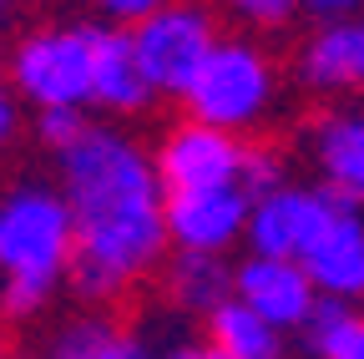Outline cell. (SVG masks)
I'll return each instance as SVG.
<instances>
[{
  "label": "cell",
  "mask_w": 364,
  "mask_h": 359,
  "mask_svg": "<svg viewBox=\"0 0 364 359\" xmlns=\"http://www.w3.org/2000/svg\"><path fill=\"white\" fill-rule=\"evenodd\" d=\"M71 213L46 177L0 188V324H36L66 289Z\"/></svg>",
  "instance_id": "cell-2"
},
{
  "label": "cell",
  "mask_w": 364,
  "mask_h": 359,
  "mask_svg": "<svg viewBox=\"0 0 364 359\" xmlns=\"http://www.w3.org/2000/svg\"><path fill=\"white\" fill-rule=\"evenodd\" d=\"M152 172L162 193H193V188H238L243 177V157L248 142L233 132L203 127L193 117H177L172 127H162L157 147H147Z\"/></svg>",
  "instance_id": "cell-7"
},
{
  "label": "cell",
  "mask_w": 364,
  "mask_h": 359,
  "mask_svg": "<svg viewBox=\"0 0 364 359\" xmlns=\"http://www.w3.org/2000/svg\"><path fill=\"white\" fill-rule=\"evenodd\" d=\"M233 299L279 334H299L318 309V294L304 279V268L294 258H268V253H248L243 263H233Z\"/></svg>",
  "instance_id": "cell-9"
},
{
  "label": "cell",
  "mask_w": 364,
  "mask_h": 359,
  "mask_svg": "<svg viewBox=\"0 0 364 359\" xmlns=\"http://www.w3.org/2000/svg\"><path fill=\"white\" fill-rule=\"evenodd\" d=\"M304 11H314V16H324V21H339V16H354L359 11V0H299Z\"/></svg>",
  "instance_id": "cell-24"
},
{
  "label": "cell",
  "mask_w": 364,
  "mask_h": 359,
  "mask_svg": "<svg viewBox=\"0 0 364 359\" xmlns=\"http://www.w3.org/2000/svg\"><path fill=\"white\" fill-rule=\"evenodd\" d=\"M299 268H304V279L314 284L318 299L354 304L364 294V223H359V208H344L329 223V233L299 258Z\"/></svg>",
  "instance_id": "cell-13"
},
{
  "label": "cell",
  "mask_w": 364,
  "mask_h": 359,
  "mask_svg": "<svg viewBox=\"0 0 364 359\" xmlns=\"http://www.w3.org/2000/svg\"><path fill=\"white\" fill-rule=\"evenodd\" d=\"M157 274H162V299L177 314H193V319H208L223 299H233V263L228 258L167 253Z\"/></svg>",
  "instance_id": "cell-15"
},
{
  "label": "cell",
  "mask_w": 364,
  "mask_h": 359,
  "mask_svg": "<svg viewBox=\"0 0 364 359\" xmlns=\"http://www.w3.org/2000/svg\"><path fill=\"white\" fill-rule=\"evenodd\" d=\"M344 213V203L334 193H324L318 183H294L284 177L279 188H268L248 203V228L243 243L248 253H268V258H304L318 238L329 233V223Z\"/></svg>",
  "instance_id": "cell-6"
},
{
  "label": "cell",
  "mask_w": 364,
  "mask_h": 359,
  "mask_svg": "<svg viewBox=\"0 0 364 359\" xmlns=\"http://www.w3.org/2000/svg\"><path fill=\"white\" fill-rule=\"evenodd\" d=\"M46 359H152V344L127 319H112L102 309H86V314H76V319L51 329Z\"/></svg>",
  "instance_id": "cell-14"
},
{
  "label": "cell",
  "mask_w": 364,
  "mask_h": 359,
  "mask_svg": "<svg viewBox=\"0 0 364 359\" xmlns=\"http://www.w3.org/2000/svg\"><path fill=\"white\" fill-rule=\"evenodd\" d=\"M91 46L97 26L86 21H41L16 36L6 51V86L31 112H86L91 102Z\"/></svg>",
  "instance_id": "cell-4"
},
{
  "label": "cell",
  "mask_w": 364,
  "mask_h": 359,
  "mask_svg": "<svg viewBox=\"0 0 364 359\" xmlns=\"http://www.w3.org/2000/svg\"><path fill=\"white\" fill-rule=\"evenodd\" d=\"M279 102H284V71L273 51L253 36H218V46L182 92V107L193 122L233 132L243 142L273 122Z\"/></svg>",
  "instance_id": "cell-3"
},
{
  "label": "cell",
  "mask_w": 364,
  "mask_h": 359,
  "mask_svg": "<svg viewBox=\"0 0 364 359\" xmlns=\"http://www.w3.org/2000/svg\"><path fill=\"white\" fill-rule=\"evenodd\" d=\"M203 339L223 354V359H289V334H279L273 324H263L258 314H248L238 299H223L208 319H203Z\"/></svg>",
  "instance_id": "cell-16"
},
{
  "label": "cell",
  "mask_w": 364,
  "mask_h": 359,
  "mask_svg": "<svg viewBox=\"0 0 364 359\" xmlns=\"http://www.w3.org/2000/svg\"><path fill=\"white\" fill-rule=\"evenodd\" d=\"M86 107H97L117 127L157 107V97L147 92L142 71H136L132 41L117 26H97V46H91V102Z\"/></svg>",
  "instance_id": "cell-12"
},
{
  "label": "cell",
  "mask_w": 364,
  "mask_h": 359,
  "mask_svg": "<svg viewBox=\"0 0 364 359\" xmlns=\"http://www.w3.org/2000/svg\"><path fill=\"white\" fill-rule=\"evenodd\" d=\"M21 132H26V112H21L16 92L6 86V76H0V157H6V152L21 142Z\"/></svg>",
  "instance_id": "cell-22"
},
{
  "label": "cell",
  "mask_w": 364,
  "mask_h": 359,
  "mask_svg": "<svg viewBox=\"0 0 364 359\" xmlns=\"http://www.w3.org/2000/svg\"><path fill=\"white\" fill-rule=\"evenodd\" d=\"M218 11L208 0H172V6L152 11L147 21H136L127 31L136 71H142L147 92L157 102H182L188 81L198 76V66L208 61V51L218 46Z\"/></svg>",
  "instance_id": "cell-5"
},
{
  "label": "cell",
  "mask_w": 364,
  "mask_h": 359,
  "mask_svg": "<svg viewBox=\"0 0 364 359\" xmlns=\"http://www.w3.org/2000/svg\"><path fill=\"white\" fill-rule=\"evenodd\" d=\"M223 16H233L243 31H289L299 21V0H213Z\"/></svg>",
  "instance_id": "cell-18"
},
{
  "label": "cell",
  "mask_w": 364,
  "mask_h": 359,
  "mask_svg": "<svg viewBox=\"0 0 364 359\" xmlns=\"http://www.w3.org/2000/svg\"><path fill=\"white\" fill-rule=\"evenodd\" d=\"M6 6H11V0H0V16H6Z\"/></svg>",
  "instance_id": "cell-26"
},
{
  "label": "cell",
  "mask_w": 364,
  "mask_h": 359,
  "mask_svg": "<svg viewBox=\"0 0 364 359\" xmlns=\"http://www.w3.org/2000/svg\"><path fill=\"white\" fill-rule=\"evenodd\" d=\"M152 359H223L208 339H172L167 349H152Z\"/></svg>",
  "instance_id": "cell-23"
},
{
  "label": "cell",
  "mask_w": 364,
  "mask_h": 359,
  "mask_svg": "<svg viewBox=\"0 0 364 359\" xmlns=\"http://www.w3.org/2000/svg\"><path fill=\"white\" fill-rule=\"evenodd\" d=\"M86 122H91L86 112H36L31 117V137L51 152V157H61L81 132H86Z\"/></svg>",
  "instance_id": "cell-20"
},
{
  "label": "cell",
  "mask_w": 364,
  "mask_h": 359,
  "mask_svg": "<svg viewBox=\"0 0 364 359\" xmlns=\"http://www.w3.org/2000/svg\"><path fill=\"white\" fill-rule=\"evenodd\" d=\"M284 177H289V167H284V152H279V147H268V142H248L243 177H238V188H243L248 198H258V193H268V188H279Z\"/></svg>",
  "instance_id": "cell-19"
},
{
  "label": "cell",
  "mask_w": 364,
  "mask_h": 359,
  "mask_svg": "<svg viewBox=\"0 0 364 359\" xmlns=\"http://www.w3.org/2000/svg\"><path fill=\"white\" fill-rule=\"evenodd\" d=\"M299 334L309 344V359H364V319L354 304L318 299L314 319Z\"/></svg>",
  "instance_id": "cell-17"
},
{
  "label": "cell",
  "mask_w": 364,
  "mask_h": 359,
  "mask_svg": "<svg viewBox=\"0 0 364 359\" xmlns=\"http://www.w3.org/2000/svg\"><path fill=\"white\" fill-rule=\"evenodd\" d=\"M0 354H6V324H0Z\"/></svg>",
  "instance_id": "cell-25"
},
{
  "label": "cell",
  "mask_w": 364,
  "mask_h": 359,
  "mask_svg": "<svg viewBox=\"0 0 364 359\" xmlns=\"http://www.w3.org/2000/svg\"><path fill=\"white\" fill-rule=\"evenodd\" d=\"M0 66H6V51H0Z\"/></svg>",
  "instance_id": "cell-27"
},
{
  "label": "cell",
  "mask_w": 364,
  "mask_h": 359,
  "mask_svg": "<svg viewBox=\"0 0 364 359\" xmlns=\"http://www.w3.org/2000/svg\"><path fill=\"white\" fill-rule=\"evenodd\" d=\"M248 193L243 188H193L162 193V238L167 253H208L228 258L248 228Z\"/></svg>",
  "instance_id": "cell-8"
},
{
  "label": "cell",
  "mask_w": 364,
  "mask_h": 359,
  "mask_svg": "<svg viewBox=\"0 0 364 359\" xmlns=\"http://www.w3.org/2000/svg\"><path fill=\"white\" fill-rule=\"evenodd\" d=\"M294 81L304 86L309 97L339 102L349 92H359L364 81V31L354 16L324 21L314 36H304V46L294 56Z\"/></svg>",
  "instance_id": "cell-11"
},
{
  "label": "cell",
  "mask_w": 364,
  "mask_h": 359,
  "mask_svg": "<svg viewBox=\"0 0 364 359\" xmlns=\"http://www.w3.org/2000/svg\"><path fill=\"white\" fill-rule=\"evenodd\" d=\"M56 193L76 238L66 289L86 309L117 304L162 268V183L127 127L86 122V132L56 157Z\"/></svg>",
  "instance_id": "cell-1"
},
{
  "label": "cell",
  "mask_w": 364,
  "mask_h": 359,
  "mask_svg": "<svg viewBox=\"0 0 364 359\" xmlns=\"http://www.w3.org/2000/svg\"><path fill=\"white\" fill-rule=\"evenodd\" d=\"M162 6H172V0H91V11L102 16V26H117V31H132L136 21H147Z\"/></svg>",
  "instance_id": "cell-21"
},
{
  "label": "cell",
  "mask_w": 364,
  "mask_h": 359,
  "mask_svg": "<svg viewBox=\"0 0 364 359\" xmlns=\"http://www.w3.org/2000/svg\"><path fill=\"white\" fill-rule=\"evenodd\" d=\"M304 152L314 162L318 188L334 193L344 208H359L364 198V112L359 107H329L304 132Z\"/></svg>",
  "instance_id": "cell-10"
}]
</instances>
